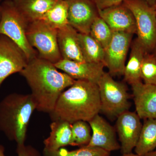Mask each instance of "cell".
Instances as JSON below:
<instances>
[{"label": "cell", "instance_id": "obj_1", "mask_svg": "<svg viewBox=\"0 0 156 156\" xmlns=\"http://www.w3.org/2000/svg\"><path fill=\"white\" fill-rule=\"evenodd\" d=\"M20 73L30 88L37 110L49 114L61 93L76 81L66 73L58 71L53 63L38 56L29 61Z\"/></svg>", "mask_w": 156, "mask_h": 156}, {"label": "cell", "instance_id": "obj_2", "mask_svg": "<svg viewBox=\"0 0 156 156\" xmlns=\"http://www.w3.org/2000/svg\"><path fill=\"white\" fill-rule=\"evenodd\" d=\"M101 112L99 91L97 84L76 80L58 98L53 111V121L61 120L73 124L78 121L89 122Z\"/></svg>", "mask_w": 156, "mask_h": 156}, {"label": "cell", "instance_id": "obj_3", "mask_svg": "<svg viewBox=\"0 0 156 156\" xmlns=\"http://www.w3.org/2000/svg\"><path fill=\"white\" fill-rule=\"evenodd\" d=\"M37 105L30 94L12 93L0 101V131L17 144H25L29 123Z\"/></svg>", "mask_w": 156, "mask_h": 156}, {"label": "cell", "instance_id": "obj_4", "mask_svg": "<svg viewBox=\"0 0 156 156\" xmlns=\"http://www.w3.org/2000/svg\"><path fill=\"white\" fill-rule=\"evenodd\" d=\"M28 24L13 0L3 1L0 20V34L5 36L17 44L25 53L29 62L37 57L38 53L27 40L26 32Z\"/></svg>", "mask_w": 156, "mask_h": 156}, {"label": "cell", "instance_id": "obj_5", "mask_svg": "<svg viewBox=\"0 0 156 156\" xmlns=\"http://www.w3.org/2000/svg\"><path fill=\"white\" fill-rule=\"evenodd\" d=\"M122 3L134 15L136 38L146 53H152L156 44V14L154 6L145 0H125Z\"/></svg>", "mask_w": 156, "mask_h": 156}, {"label": "cell", "instance_id": "obj_6", "mask_svg": "<svg viewBox=\"0 0 156 156\" xmlns=\"http://www.w3.org/2000/svg\"><path fill=\"white\" fill-rule=\"evenodd\" d=\"M99 91L101 112L112 118L129 110V94L124 84L115 81L109 73H104L97 83Z\"/></svg>", "mask_w": 156, "mask_h": 156}, {"label": "cell", "instance_id": "obj_7", "mask_svg": "<svg viewBox=\"0 0 156 156\" xmlns=\"http://www.w3.org/2000/svg\"><path fill=\"white\" fill-rule=\"evenodd\" d=\"M58 30L42 20L29 23L26 35L30 44L37 50L38 56L53 64L62 59L57 40Z\"/></svg>", "mask_w": 156, "mask_h": 156}, {"label": "cell", "instance_id": "obj_8", "mask_svg": "<svg viewBox=\"0 0 156 156\" xmlns=\"http://www.w3.org/2000/svg\"><path fill=\"white\" fill-rule=\"evenodd\" d=\"M133 35L124 32H113L110 43L105 49L104 60L111 75H123Z\"/></svg>", "mask_w": 156, "mask_h": 156}, {"label": "cell", "instance_id": "obj_9", "mask_svg": "<svg viewBox=\"0 0 156 156\" xmlns=\"http://www.w3.org/2000/svg\"><path fill=\"white\" fill-rule=\"evenodd\" d=\"M28 62L25 53L17 44L0 34V87L9 76L20 73Z\"/></svg>", "mask_w": 156, "mask_h": 156}, {"label": "cell", "instance_id": "obj_10", "mask_svg": "<svg viewBox=\"0 0 156 156\" xmlns=\"http://www.w3.org/2000/svg\"><path fill=\"white\" fill-rule=\"evenodd\" d=\"M115 130L122 154L132 153L139 140L143 124L136 112L127 111L117 117Z\"/></svg>", "mask_w": 156, "mask_h": 156}, {"label": "cell", "instance_id": "obj_11", "mask_svg": "<svg viewBox=\"0 0 156 156\" xmlns=\"http://www.w3.org/2000/svg\"><path fill=\"white\" fill-rule=\"evenodd\" d=\"M69 24L80 33L89 34L92 23L98 16L93 0H66Z\"/></svg>", "mask_w": 156, "mask_h": 156}, {"label": "cell", "instance_id": "obj_12", "mask_svg": "<svg viewBox=\"0 0 156 156\" xmlns=\"http://www.w3.org/2000/svg\"><path fill=\"white\" fill-rule=\"evenodd\" d=\"M92 129V137L87 146L102 149L111 152L119 150L115 129L100 115H95L89 122Z\"/></svg>", "mask_w": 156, "mask_h": 156}, {"label": "cell", "instance_id": "obj_13", "mask_svg": "<svg viewBox=\"0 0 156 156\" xmlns=\"http://www.w3.org/2000/svg\"><path fill=\"white\" fill-rule=\"evenodd\" d=\"M99 17L107 23L113 32L136 34L134 15L123 3L98 10Z\"/></svg>", "mask_w": 156, "mask_h": 156}, {"label": "cell", "instance_id": "obj_14", "mask_svg": "<svg viewBox=\"0 0 156 156\" xmlns=\"http://www.w3.org/2000/svg\"><path fill=\"white\" fill-rule=\"evenodd\" d=\"M58 69L75 80H84L97 84L105 73L103 63L78 62L62 59L54 64Z\"/></svg>", "mask_w": 156, "mask_h": 156}, {"label": "cell", "instance_id": "obj_15", "mask_svg": "<svg viewBox=\"0 0 156 156\" xmlns=\"http://www.w3.org/2000/svg\"><path fill=\"white\" fill-rule=\"evenodd\" d=\"M136 112L141 119L156 118V85L142 82L131 85Z\"/></svg>", "mask_w": 156, "mask_h": 156}, {"label": "cell", "instance_id": "obj_16", "mask_svg": "<svg viewBox=\"0 0 156 156\" xmlns=\"http://www.w3.org/2000/svg\"><path fill=\"white\" fill-rule=\"evenodd\" d=\"M78 34L69 24L58 30V47L62 59L86 62L81 51Z\"/></svg>", "mask_w": 156, "mask_h": 156}, {"label": "cell", "instance_id": "obj_17", "mask_svg": "<svg viewBox=\"0 0 156 156\" xmlns=\"http://www.w3.org/2000/svg\"><path fill=\"white\" fill-rule=\"evenodd\" d=\"M50 135L44 141V149L56 151L71 145L72 140V124L61 120L53 121L50 125Z\"/></svg>", "mask_w": 156, "mask_h": 156}, {"label": "cell", "instance_id": "obj_18", "mask_svg": "<svg viewBox=\"0 0 156 156\" xmlns=\"http://www.w3.org/2000/svg\"><path fill=\"white\" fill-rule=\"evenodd\" d=\"M130 52L123 75L125 80L132 85L142 80L140 74L141 65L146 52L136 38L131 43Z\"/></svg>", "mask_w": 156, "mask_h": 156}, {"label": "cell", "instance_id": "obj_19", "mask_svg": "<svg viewBox=\"0 0 156 156\" xmlns=\"http://www.w3.org/2000/svg\"><path fill=\"white\" fill-rule=\"evenodd\" d=\"M58 0H13L27 22L41 20Z\"/></svg>", "mask_w": 156, "mask_h": 156}, {"label": "cell", "instance_id": "obj_20", "mask_svg": "<svg viewBox=\"0 0 156 156\" xmlns=\"http://www.w3.org/2000/svg\"><path fill=\"white\" fill-rule=\"evenodd\" d=\"M156 149V118L144 120L135 153L144 156Z\"/></svg>", "mask_w": 156, "mask_h": 156}, {"label": "cell", "instance_id": "obj_21", "mask_svg": "<svg viewBox=\"0 0 156 156\" xmlns=\"http://www.w3.org/2000/svg\"><path fill=\"white\" fill-rule=\"evenodd\" d=\"M78 38L82 54L86 62L104 63L105 50L98 42L89 34L79 33Z\"/></svg>", "mask_w": 156, "mask_h": 156}, {"label": "cell", "instance_id": "obj_22", "mask_svg": "<svg viewBox=\"0 0 156 156\" xmlns=\"http://www.w3.org/2000/svg\"><path fill=\"white\" fill-rule=\"evenodd\" d=\"M41 20L57 30L69 24L67 1L58 0Z\"/></svg>", "mask_w": 156, "mask_h": 156}, {"label": "cell", "instance_id": "obj_23", "mask_svg": "<svg viewBox=\"0 0 156 156\" xmlns=\"http://www.w3.org/2000/svg\"><path fill=\"white\" fill-rule=\"evenodd\" d=\"M110 154L109 152L99 148L85 146L71 151L63 147L53 151L44 149L43 154V156H110Z\"/></svg>", "mask_w": 156, "mask_h": 156}, {"label": "cell", "instance_id": "obj_24", "mask_svg": "<svg viewBox=\"0 0 156 156\" xmlns=\"http://www.w3.org/2000/svg\"><path fill=\"white\" fill-rule=\"evenodd\" d=\"M113 31L101 17L95 20L90 29L89 34L106 49L111 41Z\"/></svg>", "mask_w": 156, "mask_h": 156}, {"label": "cell", "instance_id": "obj_25", "mask_svg": "<svg viewBox=\"0 0 156 156\" xmlns=\"http://www.w3.org/2000/svg\"><path fill=\"white\" fill-rule=\"evenodd\" d=\"M72 140L71 146H85L89 144L92 137V129L88 122L78 121L72 124Z\"/></svg>", "mask_w": 156, "mask_h": 156}, {"label": "cell", "instance_id": "obj_26", "mask_svg": "<svg viewBox=\"0 0 156 156\" xmlns=\"http://www.w3.org/2000/svg\"><path fill=\"white\" fill-rule=\"evenodd\" d=\"M140 74L144 83L156 85V56L153 53H145Z\"/></svg>", "mask_w": 156, "mask_h": 156}, {"label": "cell", "instance_id": "obj_27", "mask_svg": "<svg viewBox=\"0 0 156 156\" xmlns=\"http://www.w3.org/2000/svg\"><path fill=\"white\" fill-rule=\"evenodd\" d=\"M16 152L18 156H42L35 148L31 145H26L25 144H17Z\"/></svg>", "mask_w": 156, "mask_h": 156}, {"label": "cell", "instance_id": "obj_28", "mask_svg": "<svg viewBox=\"0 0 156 156\" xmlns=\"http://www.w3.org/2000/svg\"><path fill=\"white\" fill-rule=\"evenodd\" d=\"M98 10L122 4L125 0H93ZM151 5L154 6L156 0H145Z\"/></svg>", "mask_w": 156, "mask_h": 156}, {"label": "cell", "instance_id": "obj_29", "mask_svg": "<svg viewBox=\"0 0 156 156\" xmlns=\"http://www.w3.org/2000/svg\"><path fill=\"white\" fill-rule=\"evenodd\" d=\"M5 148L3 145H0V156H6L5 154Z\"/></svg>", "mask_w": 156, "mask_h": 156}, {"label": "cell", "instance_id": "obj_30", "mask_svg": "<svg viewBox=\"0 0 156 156\" xmlns=\"http://www.w3.org/2000/svg\"><path fill=\"white\" fill-rule=\"evenodd\" d=\"M144 156H156V149L149 153L147 154Z\"/></svg>", "mask_w": 156, "mask_h": 156}, {"label": "cell", "instance_id": "obj_31", "mask_svg": "<svg viewBox=\"0 0 156 156\" xmlns=\"http://www.w3.org/2000/svg\"><path fill=\"white\" fill-rule=\"evenodd\" d=\"M121 156H140L136 154H134L133 153H131L130 154H122Z\"/></svg>", "mask_w": 156, "mask_h": 156}, {"label": "cell", "instance_id": "obj_32", "mask_svg": "<svg viewBox=\"0 0 156 156\" xmlns=\"http://www.w3.org/2000/svg\"><path fill=\"white\" fill-rule=\"evenodd\" d=\"M2 0H0V20L1 18V14H2Z\"/></svg>", "mask_w": 156, "mask_h": 156}, {"label": "cell", "instance_id": "obj_33", "mask_svg": "<svg viewBox=\"0 0 156 156\" xmlns=\"http://www.w3.org/2000/svg\"><path fill=\"white\" fill-rule=\"evenodd\" d=\"M153 53L154 54V55H155V56H156V44L155 47L154 49L153 52Z\"/></svg>", "mask_w": 156, "mask_h": 156}, {"label": "cell", "instance_id": "obj_34", "mask_svg": "<svg viewBox=\"0 0 156 156\" xmlns=\"http://www.w3.org/2000/svg\"><path fill=\"white\" fill-rule=\"evenodd\" d=\"M154 7L155 11L156 14V0L155 3L154 5Z\"/></svg>", "mask_w": 156, "mask_h": 156}]
</instances>
